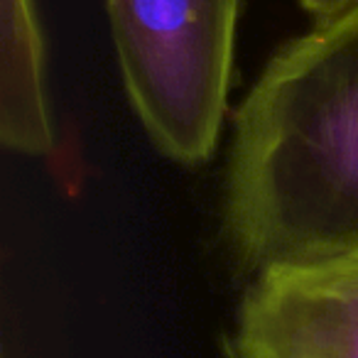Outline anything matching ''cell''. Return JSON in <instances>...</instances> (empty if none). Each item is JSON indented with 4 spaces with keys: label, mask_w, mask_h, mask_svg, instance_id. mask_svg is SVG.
<instances>
[{
    "label": "cell",
    "mask_w": 358,
    "mask_h": 358,
    "mask_svg": "<svg viewBox=\"0 0 358 358\" xmlns=\"http://www.w3.org/2000/svg\"><path fill=\"white\" fill-rule=\"evenodd\" d=\"M226 221L258 270L358 253V6L285 45L243 99Z\"/></svg>",
    "instance_id": "cell-1"
},
{
    "label": "cell",
    "mask_w": 358,
    "mask_h": 358,
    "mask_svg": "<svg viewBox=\"0 0 358 358\" xmlns=\"http://www.w3.org/2000/svg\"><path fill=\"white\" fill-rule=\"evenodd\" d=\"M120 74L155 148L214 155L229 108L241 0H106Z\"/></svg>",
    "instance_id": "cell-2"
},
{
    "label": "cell",
    "mask_w": 358,
    "mask_h": 358,
    "mask_svg": "<svg viewBox=\"0 0 358 358\" xmlns=\"http://www.w3.org/2000/svg\"><path fill=\"white\" fill-rule=\"evenodd\" d=\"M238 358H358V253L258 270L238 309Z\"/></svg>",
    "instance_id": "cell-3"
},
{
    "label": "cell",
    "mask_w": 358,
    "mask_h": 358,
    "mask_svg": "<svg viewBox=\"0 0 358 358\" xmlns=\"http://www.w3.org/2000/svg\"><path fill=\"white\" fill-rule=\"evenodd\" d=\"M0 138L15 152L42 157L55 148L45 89V50L35 0H3Z\"/></svg>",
    "instance_id": "cell-4"
},
{
    "label": "cell",
    "mask_w": 358,
    "mask_h": 358,
    "mask_svg": "<svg viewBox=\"0 0 358 358\" xmlns=\"http://www.w3.org/2000/svg\"><path fill=\"white\" fill-rule=\"evenodd\" d=\"M299 6L314 17V22H324L356 8L358 0H299Z\"/></svg>",
    "instance_id": "cell-5"
}]
</instances>
